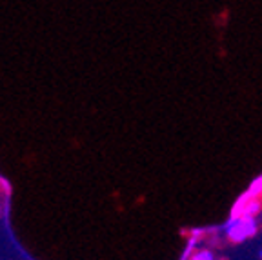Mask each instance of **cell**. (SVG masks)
<instances>
[{"label": "cell", "mask_w": 262, "mask_h": 260, "mask_svg": "<svg viewBox=\"0 0 262 260\" xmlns=\"http://www.w3.org/2000/svg\"><path fill=\"white\" fill-rule=\"evenodd\" d=\"M257 229H258L257 219H255V216H248V215L228 219V222H226V226H224L228 240L229 242H235V244H241L244 240L255 236Z\"/></svg>", "instance_id": "obj_1"}, {"label": "cell", "mask_w": 262, "mask_h": 260, "mask_svg": "<svg viewBox=\"0 0 262 260\" xmlns=\"http://www.w3.org/2000/svg\"><path fill=\"white\" fill-rule=\"evenodd\" d=\"M262 211V199L260 197H251L248 202L242 206L241 215H248V216H257Z\"/></svg>", "instance_id": "obj_2"}, {"label": "cell", "mask_w": 262, "mask_h": 260, "mask_svg": "<svg viewBox=\"0 0 262 260\" xmlns=\"http://www.w3.org/2000/svg\"><path fill=\"white\" fill-rule=\"evenodd\" d=\"M260 193H262V175L257 177V179H255L253 182L250 184V187H248L246 195H250V197H260Z\"/></svg>", "instance_id": "obj_3"}, {"label": "cell", "mask_w": 262, "mask_h": 260, "mask_svg": "<svg viewBox=\"0 0 262 260\" xmlns=\"http://www.w3.org/2000/svg\"><path fill=\"white\" fill-rule=\"evenodd\" d=\"M189 260H215V256H213V251H209V249H201V251L193 253Z\"/></svg>", "instance_id": "obj_4"}, {"label": "cell", "mask_w": 262, "mask_h": 260, "mask_svg": "<svg viewBox=\"0 0 262 260\" xmlns=\"http://www.w3.org/2000/svg\"><path fill=\"white\" fill-rule=\"evenodd\" d=\"M260 260H262V251H260Z\"/></svg>", "instance_id": "obj_5"}, {"label": "cell", "mask_w": 262, "mask_h": 260, "mask_svg": "<svg viewBox=\"0 0 262 260\" xmlns=\"http://www.w3.org/2000/svg\"><path fill=\"white\" fill-rule=\"evenodd\" d=\"M260 199H262V193H260Z\"/></svg>", "instance_id": "obj_6"}]
</instances>
